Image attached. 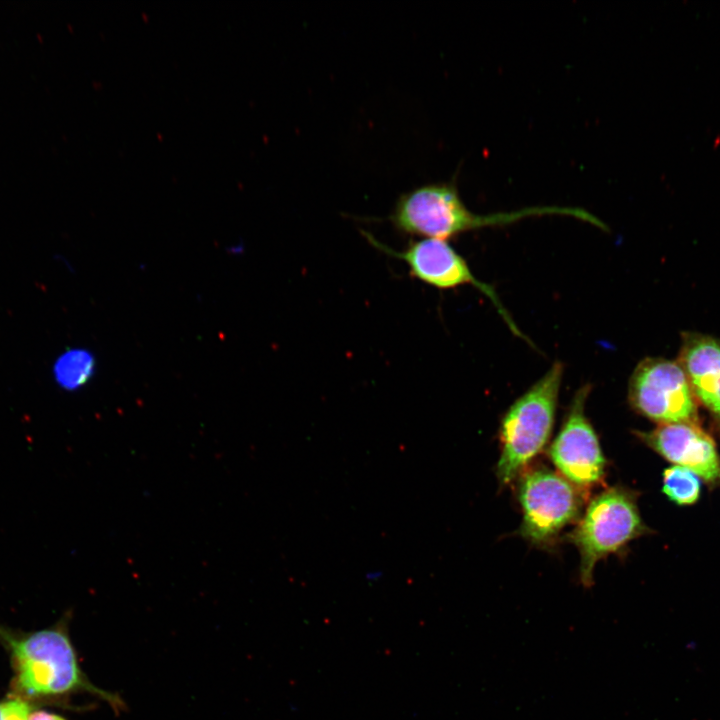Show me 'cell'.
<instances>
[{"label": "cell", "instance_id": "cell-14", "mask_svg": "<svg viewBox=\"0 0 720 720\" xmlns=\"http://www.w3.org/2000/svg\"><path fill=\"white\" fill-rule=\"evenodd\" d=\"M28 720H66L63 716L43 709H34Z\"/></svg>", "mask_w": 720, "mask_h": 720}, {"label": "cell", "instance_id": "cell-5", "mask_svg": "<svg viewBox=\"0 0 720 720\" xmlns=\"http://www.w3.org/2000/svg\"><path fill=\"white\" fill-rule=\"evenodd\" d=\"M520 533L535 545L549 544L580 515L582 497L574 485L547 468L523 473L518 484Z\"/></svg>", "mask_w": 720, "mask_h": 720}, {"label": "cell", "instance_id": "cell-11", "mask_svg": "<svg viewBox=\"0 0 720 720\" xmlns=\"http://www.w3.org/2000/svg\"><path fill=\"white\" fill-rule=\"evenodd\" d=\"M96 368L94 355L82 348L63 352L55 361L53 373L56 383L63 389L74 391L87 384Z\"/></svg>", "mask_w": 720, "mask_h": 720}, {"label": "cell", "instance_id": "cell-1", "mask_svg": "<svg viewBox=\"0 0 720 720\" xmlns=\"http://www.w3.org/2000/svg\"><path fill=\"white\" fill-rule=\"evenodd\" d=\"M70 614L50 627L20 631L0 623V644L12 669L8 694L34 706L70 708L72 696L88 693L119 713L126 708L122 698L94 685L81 668L69 634Z\"/></svg>", "mask_w": 720, "mask_h": 720}, {"label": "cell", "instance_id": "cell-8", "mask_svg": "<svg viewBox=\"0 0 720 720\" xmlns=\"http://www.w3.org/2000/svg\"><path fill=\"white\" fill-rule=\"evenodd\" d=\"M590 391L589 384L576 391L562 427L548 451L561 475L581 488L600 483L606 468L598 436L585 414Z\"/></svg>", "mask_w": 720, "mask_h": 720}, {"label": "cell", "instance_id": "cell-13", "mask_svg": "<svg viewBox=\"0 0 720 720\" xmlns=\"http://www.w3.org/2000/svg\"><path fill=\"white\" fill-rule=\"evenodd\" d=\"M36 708L19 697L7 694L0 700V720H28Z\"/></svg>", "mask_w": 720, "mask_h": 720}, {"label": "cell", "instance_id": "cell-7", "mask_svg": "<svg viewBox=\"0 0 720 720\" xmlns=\"http://www.w3.org/2000/svg\"><path fill=\"white\" fill-rule=\"evenodd\" d=\"M363 234L379 251L404 261L410 275L427 285L437 289H452L462 285L474 286L490 299L512 333L531 345L529 338L515 324L494 289L473 274L463 257L447 241L426 238L411 241L405 249L397 251L381 243L370 233Z\"/></svg>", "mask_w": 720, "mask_h": 720}, {"label": "cell", "instance_id": "cell-2", "mask_svg": "<svg viewBox=\"0 0 720 720\" xmlns=\"http://www.w3.org/2000/svg\"><path fill=\"white\" fill-rule=\"evenodd\" d=\"M564 215L582 221L590 213L574 207H529L489 215L475 214L463 203L455 183H433L402 194L389 220L400 233L428 239L448 240L471 230L505 226L527 217Z\"/></svg>", "mask_w": 720, "mask_h": 720}, {"label": "cell", "instance_id": "cell-10", "mask_svg": "<svg viewBox=\"0 0 720 720\" xmlns=\"http://www.w3.org/2000/svg\"><path fill=\"white\" fill-rule=\"evenodd\" d=\"M678 362L697 403L720 430V340L699 333L684 334Z\"/></svg>", "mask_w": 720, "mask_h": 720}, {"label": "cell", "instance_id": "cell-3", "mask_svg": "<svg viewBox=\"0 0 720 720\" xmlns=\"http://www.w3.org/2000/svg\"><path fill=\"white\" fill-rule=\"evenodd\" d=\"M564 366L556 361L506 411L499 436L496 475L501 485L511 483L548 442L554 425Z\"/></svg>", "mask_w": 720, "mask_h": 720}, {"label": "cell", "instance_id": "cell-9", "mask_svg": "<svg viewBox=\"0 0 720 720\" xmlns=\"http://www.w3.org/2000/svg\"><path fill=\"white\" fill-rule=\"evenodd\" d=\"M637 436L669 462L695 473L708 485L720 482V457L713 438L696 423L659 424Z\"/></svg>", "mask_w": 720, "mask_h": 720}, {"label": "cell", "instance_id": "cell-4", "mask_svg": "<svg viewBox=\"0 0 720 720\" xmlns=\"http://www.w3.org/2000/svg\"><path fill=\"white\" fill-rule=\"evenodd\" d=\"M637 505V495L624 487H611L594 497L567 540L580 554V581L593 585L596 563L621 551L629 542L646 534Z\"/></svg>", "mask_w": 720, "mask_h": 720}, {"label": "cell", "instance_id": "cell-6", "mask_svg": "<svg viewBox=\"0 0 720 720\" xmlns=\"http://www.w3.org/2000/svg\"><path fill=\"white\" fill-rule=\"evenodd\" d=\"M628 400L635 411L658 424H699L698 403L678 361H640L630 377Z\"/></svg>", "mask_w": 720, "mask_h": 720}, {"label": "cell", "instance_id": "cell-15", "mask_svg": "<svg viewBox=\"0 0 720 720\" xmlns=\"http://www.w3.org/2000/svg\"><path fill=\"white\" fill-rule=\"evenodd\" d=\"M364 577L368 582H377L383 577V572L380 570L368 571Z\"/></svg>", "mask_w": 720, "mask_h": 720}, {"label": "cell", "instance_id": "cell-12", "mask_svg": "<svg viewBox=\"0 0 720 720\" xmlns=\"http://www.w3.org/2000/svg\"><path fill=\"white\" fill-rule=\"evenodd\" d=\"M662 491L674 504L692 505L700 497L701 479L692 471L674 465L663 472Z\"/></svg>", "mask_w": 720, "mask_h": 720}]
</instances>
